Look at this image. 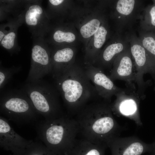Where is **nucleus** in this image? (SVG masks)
<instances>
[{
  "instance_id": "nucleus-1",
  "label": "nucleus",
  "mask_w": 155,
  "mask_h": 155,
  "mask_svg": "<svg viewBox=\"0 0 155 155\" xmlns=\"http://www.w3.org/2000/svg\"><path fill=\"white\" fill-rule=\"evenodd\" d=\"M110 104L103 100L88 104L76 115L82 138L108 147L119 137L121 128L113 116Z\"/></svg>"
},
{
  "instance_id": "nucleus-11",
  "label": "nucleus",
  "mask_w": 155,
  "mask_h": 155,
  "mask_svg": "<svg viewBox=\"0 0 155 155\" xmlns=\"http://www.w3.org/2000/svg\"><path fill=\"white\" fill-rule=\"evenodd\" d=\"M86 73L94 85L98 95L102 100L111 103L112 97L123 88L116 86L103 70L92 65L84 68Z\"/></svg>"
},
{
  "instance_id": "nucleus-22",
  "label": "nucleus",
  "mask_w": 155,
  "mask_h": 155,
  "mask_svg": "<svg viewBox=\"0 0 155 155\" xmlns=\"http://www.w3.org/2000/svg\"><path fill=\"white\" fill-rule=\"evenodd\" d=\"M105 26L100 25L94 34V46L97 50L102 47L107 38L108 30Z\"/></svg>"
},
{
  "instance_id": "nucleus-10",
  "label": "nucleus",
  "mask_w": 155,
  "mask_h": 155,
  "mask_svg": "<svg viewBox=\"0 0 155 155\" xmlns=\"http://www.w3.org/2000/svg\"><path fill=\"white\" fill-rule=\"evenodd\" d=\"M0 91L1 105L3 112L16 114L34 113L35 108L32 102L22 89Z\"/></svg>"
},
{
  "instance_id": "nucleus-3",
  "label": "nucleus",
  "mask_w": 155,
  "mask_h": 155,
  "mask_svg": "<svg viewBox=\"0 0 155 155\" xmlns=\"http://www.w3.org/2000/svg\"><path fill=\"white\" fill-rule=\"evenodd\" d=\"M37 111L53 119L59 115V93L55 86L42 80L26 83L21 88Z\"/></svg>"
},
{
  "instance_id": "nucleus-9",
  "label": "nucleus",
  "mask_w": 155,
  "mask_h": 155,
  "mask_svg": "<svg viewBox=\"0 0 155 155\" xmlns=\"http://www.w3.org/2000/svg\"><path fill=\"white\" fill-rule=\"evenodd\" d=\"M42 1L26 0L21 13L23 23L32 34V38H44L50 30L49 19L42 5Z\"/></svg>"
},
{
  "instance_id": "nucleus-5",
  "label": "nucleus",
  "mask_w": 155,
  "mask_h": 155,
  "mask_svg": "<svg viewBox=\"0 0 155 155\" xmlns=\"http://www.w3.org/2000/svg\"><path fill=\"white\" fill-rule=\"evenodd\" d=\"M46 132V140L50 145L61 146L68 150L79 133L78 123L69 115L54 119Z\"/></svg>"
},
{
  "instance_id": "nucleus-23",
  "label": "nucleus",
  "mask_w": 155,
  "mask_h": 155,
  "mask_svg": "<svg viewBox=\"0 0 155 155\" xmlns=\"http://www.w3.org/2000/svg\"><path fill=\"white\" fill-rule=\"evenodd\" d=\"M53 38L54 41L56 42L61 43L65 42L69 43L75 40V36L74 34L71 32L58 30L54 32Z\"/></svg>"
},
{
  "instance_id": "nucleus-6",
  "label": "nucleus",
  "mask_w": 155,
  "mask_h": 155,
  "mask_svg": "<svg viewBox=\"0 0 155 155\" xmlns=\"http://www.w3.org/2000/svg\"><path fill=\"white\" fill-rule=\"evenodd\" d=\"M32 38L30 67L26 83L42 79L52 71L51 53L47 43L43 37Z\"/></svg>"
},
{
  "instance_id": "nucleus-2",
  "label": "nucleus",
  "mask_w": 155,
  "mask_h": 155,
  "mask_svg": "<svg viewBox=\"0 0 155 155\" xmlns=\"http://www.w3.org/2000/svg\"><path fill=\"white\" fill-rule=\"evenodd\" d=\"M54 79L55 86L70 115H76L91 99L100 98L84 69L79 66L73 65Z\"/></svg>"
},
{
  "instance_id": "nucleus-16",
  "label": "nucleus",
  "mask_w": 155,
  "mask_h": 155,
  "mask_svg": "<svg viewBox=\"0 0 155 155\" xmlns=\"http://www.w3.org/2000/svg\"><path fill=\"white\" fill-rule=\"evenodd\" d=\"M74 55L73 50L68 47L58 49L51 53V73L54 79L62 75L73 65L71 62Z\"/></svg>"
},
{
  "instance_id": "nucleus-13",
  "label": "nucleus",
  "mask_w": 155,
  "mask_h": 155,
  "mask_svg": "<svg viewBox=\"0 0 155 155\" xmlns=\"http://www.w3.org/2000/svg\"><path fill=\"white\" fill-rule=\"evenodd\" d=\"M108 76L113 81L123 80L126 84L135 81V71L129 46L116 58Z\"/></svg>"
},
{
  "instance_id": "nucleus-7",
  "label": "nucleus",
  "mask_w": 155,
  "mask_h": 155,
  "mask_svg": "<svg viewBox=\"0 0 155 155\" xmlns=\"http://www.w3.org/2000/svg\"><path fill=\"white\" fill-rule=\"evenodd\" d=\"M123 88L115 95L116 98L111 103L113 113L122 116L133 121L138 126H142L139 106L141 99L133 83L126 84Z\"/></svg>"
},
{
  "instance_id": "nucleus-20",
  "label": "nucleus",
  "mask_w": 155,
  "mask_h": 155,
  "mask_svg": "<svg viewBox=\"0 0 155 155\" xmlns=\"http://www.w3.org/2000/svg\"><path fill=\"white\" fill-rule=\"evenodd\" d=\"M0 62V89L1 90L10 81L13 75L19 72L22 69L21 66H13L9 68L3 67Z\"/></svg>"
},
{
  "instance_id": "nucleus-12",
  "label": "nucleus",
  "mask_w": 155,
  "mask_h": 155,
  "mask_svg": "<svg viewBox=\"0 0 155 155\" xmlns=\"http://www.w3.org/2000/svg\"><path fill=\"white\" fill-rule=\"evenodd\" d=\"M111 150L112 155H141L149 152L152 144H146L135 136L118 137L108 145Z\"/></svg>"
},
{
  "instance_id": "nucleus-17",
  "label": "nucleus",
  "mask_w": 155,
  "mask_h": 155,
  "mask_svg": "<svg viewBox=\"0 0 155 155\" xmlns=\"http://www.w3.org/2000/svg\"><path fill=\"white\" fill-rule=\"evenodd\" d=\"M26 0H0V21L18 17L24 9Z\"/></svg>"
},
{
  "instance_id": "nucleus-19",
  "label": "nucleus",
  "mask_w": 155,
  "mask_h": 155,
  "mask_svg": "<svg viewBox=\"0 0 155 155\" xmlns=\"http://www.w3.org/2000/svg\"><path fill=\"white\" fill-rule=\"evenodd\" d=\"M138 31L141 44L155 62V31H146L138 28Z\"/></svg>"
},
{
  "instance_id": "nucleus-15",
  "label": "nucleus",
  "mask_w": 155,
  "mask_h": 155,
  "mask_svg": "<svg viewBox=\"0 0 155 155\" xmlns=\"http://www.w3.org/2000/svg\"><path fill=\"white\" fill-rule=\"evenodd\" d=\"M23 24L21 14L0 25V45L11 55L18 54L20 51L17 42L18 31L19 27Z\"/></svg>"
},
{
  "instance_id": "nucleus-21",
  "label": "nucleus",
  "mask_w": 155,
  "mask_h": 155,
  "mask_svg": "<svg viewBox=\"0 0 155 155\" xmlns=\"http://www.w3.org/2000/svg\"><path fill=\"white\" fill-rule=\"evenodd\" d=\"M100 21L97 19H93L83 25L80 29V32L84 38L90 37L97 31L100 26Z\"/></svg>"
},
{
  "instance_id": "nucleus-4",
  "label": "nucleus",
  "mask_w": 155,
  "mask_h": 155,
  "mask_svg": "<svg viewBox=\"0 0 155 155\" xmlns=\"http://www.w3.org/2000/svg\"><path fill=\"white\" fill-rule=\"evenodd\" d=\"M129 43L130 52L135 71V82L137 86V92L141 97H144L146 87L144 81V74L150 73L155 81V62L149 55L141 44L135 31L132 30L125 33Z\"/></svg>"
},
{
  "instance_id": "nucleus-8",
  "label": "nucleus",
  "mask_w": 155,
  "mask_h": 155,
  "mask_svg": "<svg viewBox=\"0 0 155 155\" xmlns=\"http://www.w3.org/2000/svg\"><path fill=\"white\" fill-rule=\"evenodd\" d=\"M144 4V1L140 0L115 1L113 16L116 33L124 34L133 30V26L140 19Z\"/></svg>"
},
{
  "instance_id": "nucleus-14",
  "label": "nucleus",
  "mask_w": 155,
  "mask_h": 155,
  "mask_svg": "<svg viewBox=\"0 0 155 155\" xmlns=\"http://www.w3.org/2000/svg\"><path fill=\"white\" fill-rule=\"evenodd\" d=\"M129 46L125 34L116 33L112 41L97 57V65L95 66L104 70L112 67L117 57Z\"/></svg>"
},
{
  "instance_id": "nucleus-26",
  "label": "nucleus",
  "mask_w": 155,
  "mask_h": 155,
  "mask_svg": "<svg viewBox=\"0 0 155 155\" xmlns=\"http://www.w3.org/2000/svg\"></svg>"
},
{
  "instance_id": "nucleus-24",
  "label": "nucleus",
  "mask_w": 155,
  "mask_h": 155,
  "mask_svg": "<svg viewBox=\"0 0 155 155\" xmlns=\"http://www.w3.org/2000/svg\"><path fill=\"white\" fill-rule=\"evenodd\" d=\"M149 153L150 155H155V143L152 144V148L151 151Z\"/></svg>"
},
{
  "instance_id": "nucleus-18",
  "label": "nucleus",
  "mask_w": 155,
  "mask_h": 155,
  "mask_svg": "<svg viewBox=\"0 0 155 155\" xmlns=\"http://www.w3.org/2000/svg\"><path fill=\"white\" fill-rule=\"evenodd\" d=\"M139 20V28L146 31H155V3L145 7Z\"/></svg>"
},
{
  "instance_id": "nucleus-25",
  "label": "nucleus",
  "mask_w": 155,
  "mask_h": 155,
  "mask_svg": "<svg viewBox=\"0 0 155 155\" xmlns=\"http://www.w3.org/2000/svg\"><path fill=\"white\" fill-rule=\"evenodd\" d=\"M153 3H155V0H152Z\"/></svg>"
}]
</instances>
